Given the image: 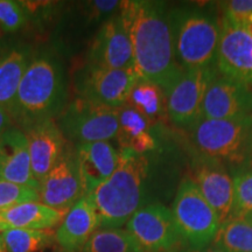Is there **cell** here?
Masks as SVG:
<instances>
[{
  "mask_svg": "<svg viewBox=\"0 0 252 252\" xmlns=\"http://www.w3.org/2000/svg\"><path fill=\"white\" fill-rule=\"evenodd\" d=\"M252 115V89L217 75L208 88L202 106L204 119H234Z\"/></svg>",
  "mask_w": 252,
  "mask_h": 252,
  "instance_id": "5bb4252c",
  "label": "cell"
},
{
  "mask_svg": "<svg viewBox=\"0 0 252 252\" xmlns=\"http://www.w3.org/2000/svg\"><path fill=\"white\" fill-rule=\"evenodd\" d=\"M125 226L144 252H179L185 244L171 209L162 203L143 207Z\"/></svg>",
  "mask_w": 252,
  "mask_h": 252,
  "instance_id": "ba28073f",
  "label": "cell"
},
{
  "mask_svg": "<svg viewBox=\"0 0 252 252\" xmlns=\"http://www.w3.org/2000/svg\"><path fill=\"white\" fill-rule=\"evenodd\" d=\"M191 139L206 159L242 168L252 159V115L234 119L201 118L191 126Z\"/></svg>",
  "mask_w": 252,
  "mask_h": 252,
  "instance_id": "5b68a950",
  "label": "cell"
},
{
  "mask_svg": "<svg viewBox=\"0 0 252 252\" xmlns=\"http://www.w3.org/2000/svg\"><path fill=\"white\" fill-rule=\"evenodd\" d=\"M26 202H39V190L0 179V210Z\"/></svg>",
  "mask_w": 252,
  "mask_h": 252,
  "instance_id": "83f0119b",
  "label": "cell"
},
{
  "mask_svg": "<svg viewBox=\"0 0 252 252\" xmlns=\"http://www.w3.org/2000/svg\"><path fill=\"white\" fill-rule=\"evenodd\" d=\"M118 12L132 43L135 72L166 93L184 71L175 58L166 4L127 0Z\"/></svg>",
  "mask_w": 252,
  "mask_h": 252,
  "instance_id": "6da1fadb",
  "label": "cell"
},
{
  "mask_svg": "<svg viewBox=\"0 0 252 252\" xmlns=\"http://www.w3.org/2000/svg\"><path fill=\"white\" fill-rule=\"evenodd\" d=\"M222 19L229 23L252 31V0L222 2Z\"/></svg>",
  "mask_w": 252,
  "mask_h": 252,
  "instance_id": "f546056e",
  "label": "cell"
},
{
  "mask_svg": "<svg viewBox=\"0 0 252 252\" xmlns=\"http://www.w3.org/2000/svg\"><path fill=\"white\" fill-rule=\"evenodd\" d=\"M176 61L184 69L214 67L220 36V20L196 7L168 11Z\"/></svg>",
  "mask_w": 252,
  "mask_h": 252,
  "instance_id": "277c9868",
  "label": "cell"
},
{
  "mask_svg": "<svg viewBox=\"0 0 252 252\" xmlns=\"http://www.w3.org/2000/svg\"><path fill=\"white\" fill-rule=\"evenodd\" d=\"M12 126H14V124L9 113L5 111L4 109L0 108V135L4 133L6 130H8L9 127H12Z\"/></svg>",
  "mask_w": 252,
  "mask_h": 252,
  "instance_id": "4dcf8cb0",
  "label": "cell"
},
{
  "mask_svg": "<svg viewBox=\"0 0 252 252\" xmlns=\"http://www.w3.org/2000/svg\"><path fill=\"white\" fill-rule=\"evenodd\" d=\"M0 179L37 190L40 188L32 172L26 135L15 126L0 135Z\"/></svg>",
  "mask_w": 252,
  "mask_h": 252,
  "instance_id": "d6986e66",
  "label": "cell"
},
{
  "mask_svg": "<svg viewBox=\"0 0 252 252\" xmlns=\"http://www.w3.org/2000/svg\"><path fill=\"white\" fill-rule=\"evenodd\" d=\"M154 126L144 116L125 104L119 108V131L117 138L121 149H128L140 154L152 153L158 147Z\"/></svg>",
  "mask_w": 252,
  "mask_h": 252,
  "instance_id": "7402d4cb",
  "label": "cell"
},
{
  "mask_svg": "<svg viewBox=\"0 0 252 252\" xmlns=\"http://www.w3.org/2000/svg\"><path fill=\"white\" fill-rule=\"evenodd\" d=\"M126 104L144 116L153 126L169 121L165 91L153 82L139 78L132 88Z\"/></svg>",
  "mask_w": 252,
  "mask_h": 252,
  "instance_id": "603a6c76",
  "label": "cell"
},
{
  "mask_svg": "<svg viewBox=\"0 0 252 252\" xmlns=\"http://www.w3.org/2000/svg\"><path fill=\"white\" fill-rule=\"evenodd\" d=\"M0 252H6L5 244H4V239H2L1 232H0Z\"/></svg>",
  "mask_w": 252,
  "mask_h": 252,
  "instance_id": "d6a6232c",
  "label": "cell"
},
{
  "mask_svg": "<svg viewBox=\"0 0 252 252\" xmlns=\"http://www.w3.org/2000/svg\"><path fill=\"white\" fill-rule=\"evenodd\" d=\"M171 212L185 244L191 250H202L213 244L220 220L190 176L181 180Z\"/></svg>",
  "mask_w": 252,
  "mask_h": 252,
  "instance_id": "8992f818",
  "label": "cell"
},
{
  "mask_svg": "<svg viewBox=\"0 0 252 252\" xmlns=\"http://www.w3.org/2000/svg\"><path fill=\"white\" fill-rule=\"evenodd\" d=\"M151 153L140 154L128 149L119 151L116 171L91 195L100 228H121L138 210L151 202L152 178Z\"/></svg>",
  "mask_w": 252,
  "mask_h": 252,
  "instance_id": "3957f363",
  "label": "cell"
},
{
  "mask_svg": "<svg viewBox=\"0 0 252 252\" xmlns=\"http://www.w3.org/2000/svg\"><path fill=\"white\" fill-rule=\"evenodd\" d=\"M82 196H84V191L78 171L76 147L67 143L59 161L40 182L39 202L67 213Z\"/></svg>",
  "mask_w": 252,
  "mask_h": 252,
  "instance_id": "8fae6325",
  "label": "cell"
},
{
  "mask_svg": "<svg viewBox=\"0 0 252 252\" xmlns=\"http://www.w3.org/2000/svg\"><path fill=\"white\" fill-rule=\"evenodd\" d=\"M30 21L26 8L17 0H0V30L5 33H15Z\"/></svg>",
  "mask_w": 252,
  "mask_h": 252,
  "instance_id": "f1b7e54d",
  "label": "cell"
},
{
  "mask_svg": "<svg viewBox=\"0 0 252 252\" xmlns=\"http://www.w3.org/2000/svg\"><path fill=\"white\" fill-rule=\"evenodd\" d=\"M217 75L216 67L188 69L166 91L168 119L179 127H191L201 119L207 90Z\"/></svg>",
  "mask_w": 252,
  "mask_h": 252,
  "instance_id": "9c48e42d",
  "label": "cell"
},
{
  "mask_svg": "<svg viewBox=\"0 0 252 252\" xmlns=\"http://www.w3.org/2000/svg\"><path fill=\"white\" fill-rule=\"evenodd\" d=\"M223 252H252V223L231 217L220 223L213 244Z\"/></svg>",
  "mask_w": 252,
  "mask_h": 252,
  "instance_id": "cb8c5ba5",
  "label": "cell"
},
{
  "mask_svg": "<svg viewBox=\"0 0 252 252\" xmlns=\"http://www.w3.org/2000/svg\"><path fill=\"white\" fill-rule=\"evenodd\" d=\"M99 229V219L91 195L82 196L65 213L55 232L60 252H81L91 236Z\"/></svg>",
  "mask_w": 252,
  "mask_h": 252,
  "instance_id": "9a60e30c",
  "label": "cell"
},
{
  "mask_svg": "<svg viewBox=\"0 0 252 252\" xmlns=\"http://www.w3.org/2000/svg\"><path fill=\"white\" fill-rule=\"evenodd\" d=\"M193 252H223V251L220 250V249H217L216 247H214V245H210V247H208L206 249H202V250L193 251Z\"/></svg>",
  "mask_w": 252,
  "mask_h": 252,
  "instance_id": "1f68e13d",
  "label": "cell"
},
{
  "mask_svg": "<svg viewBox=\"0 0 252 252\" xmlns=\"http://www.w3.org/2000/svg\"><path fill=\"white\" fill-rule=\"evenodd\" d=\"M0 43H1V42H0Z\"/></svg>",
  "mask_w": 252,
  "mask_h": 252,
  "instance_id": "e575fe53",
  "label": "cell"
},
{
  "mask_svg": "<svg viewBox=\"0 0 252 252\" xmlns=\"http://www.w3.org/2000/svg\"><path fill=\"white\" fill-rule=\"evenodd\" d=\"M243 219H245L247 220H249V222H250V223H252V210H251L250 213H248L247 215H244Z\"/></svg>",
  "mask_w": 252,
  "mask_h": 252,
  "instance_id": "836d02e7",
  "label": "cell"
},
{
  "mask_svg": "<svg viewBox=\"0 0 252 252\" xmlns=\"http://www.w3.org/2000/svg\"><path fill=\"white\" fill-rule=\"evenodd\" d=\"M84 64L106 69L133 67V49L119 12L98 27L87 52Z\"/></svg>",
  "mask_w": 252,
  "mask_h": 252,
  "instance_id": "7c38bea8",
  "label": "cell"
},
{
  "mask_svg": "<svg viewBox=\"0 0 252 252\" xmlns=\"http://www.w3.org/2000/svg\"><path fill=\"white\" fill-rule=\"evenodd\" d=\"M23 132L27 139L32 172L40 184L60 160L68 141L55 121L41 122Z\"/></svg>",
  "mask_w": 252,
  "mask_h": 252,
  "instance_id": "2e32d148",
  "label": "cell"
},
{
  "mask_svg": "<svg viewBox=\"0 0 252 252\" xmlns=\"http://www.w3.org/2000/svg\"><path fill=\"white\" fill-rule=\"evenodd\" d=\"M75 147L84 195L93 194L116 171L119 151L110 141L78 144Z\"/></svg>",
  "mask_w": 252,
  "mask_h": 252,
  "instance_id": "ac0fdd59",
  "label": "cell"
},
{
  "mask_svg": "<svg viewBox=\"0 0 252 252\" xmlns=\"http://www.w3.org/2000/svg\"><path fill=\"white\" fill-rule=\"evenodd\" d=\"M65 213L41 202H26L0 210V232L9 229L52 230L59 226Z\"/></svg>",
  "mask_w": 252,
  "mask_h": 252,
  "instance_id": "44dd1931",
  "label": "cell"
},
{
  "mask_svg": "<svg viewBox=\"0 0 252 252\" xmlns=\"http://www.w3.org/2000/svg\"><path fill=\"white\" fill-rule=\"evenodd\" d=\"M139 76L134 68L106 69L84 64L77 71L75 87L78 96L112 108H122Z\"/></svg>",
  "mask_w": 252,
  "mask_h": 252,
  "instance_id": "30bf717a",
  "label": "cell"
},
{
  "mask_svg": "<svg viewBox=\"0 0 252 252\" xmlns=\"http://www.w3.org/2000/svg\"><path fill=\"white\" fill-rule=\"evenodd\" d=\"M69 103L67 70L58 53L35 52L18 88L11 118L21 131L45 121H56Z\"/></svg>",
  "mask_w": 252,
  "mask_h": 252,
  "instance_id": "7a4b0ae2",
  "label": "cell"
},
{
  "mask_svg": "<svg viewBox=\"0 0 252 252\" xmlns=\"http://www.w3.org/2000/svg\"><path fill=\"white\" fill-rule=\"evenodd\" d=\"M81 252H144L130 232L121 228H100Z\"/></svg>",
  "mask_w": 252,
  "mask_h": 252,
  "instance_id": "d4e9b609",
  "label": "cell"
},
{
  "mask_svg": "<svg viewBox=\"0 0 252 252\" xmlns=\"http://www.w3.org/2000/svg\"><path fill=\"white\" fill-rule=\"evenodd\" d=\"M215 67L220 76L252 89V31L220 19Z\"/></svg>",
  "mask_w": 252,
  "mask_h": 252,
  "instance_id": "4fadbf2b",
  "label": "cell"
},
{
  "mask_svg": "<svg viewBox=\"0 0 252 252\" xmlns=\"http://www.w3.org/2000/svg\"><path fill=\"white\" fill-rule=\"evenodd\" d=\"M55 122L70 144L110 141L117 138L119 131V108L77 96L68 103Z\"/></svg>",
  "mask_w": 252,
  "mask_h": 252,
  "instance_id": "52a82bcc",
  "label": "cell"
},
{
  "mask_svg": "<svg viewBox=\"0 0 252 252\" xmlns=\"http://www.w3.org/2000/svg\"><path fill=\"white\" fill-rule=\"evenodd\" d=\"M198 190L215 210L220 223L232 216L234 209V180L222 163L206 159L194 169V178Z\"/></svg>",
  "mask_w": 252,
  "mask_h": 252,
  "instance_id": "e0dca14e",
  "label": "cell"
},
{
  "mask_svg": "<svg viewBox=\"0 0 252 252\" xmlns=\"http://www.w3.org/2000/svg\"><path fill=\"white\" fill-rule=\"evenodd\" d=\"M34 54L35 52L27 43H0V108L9 115L18 88Z\"/></svg>",
  "mask_w": 252,
  "mask_h": 252,
  "instance_id": "ffe728a7",
  "label": "cell"
},
{
  "mask_svg": "<svg viewBox=\"0 0 252 252\" xmlns=\"http://www.w3.org/2000/svg\"><path fill=\"white\" fill-rule=\"evenodd\" d=\"M234 180V209L231 217H243L252 210V166L237 168ZM230 217V219H231Z\"/></svg>",
  "mask_w": 252,
  "mask_h": 252,
  "instance_id": "4316f807",
  "label": "cell"
},
{
  "mask_svg": "<svg viewBox=\"0 0 252 252\" xmlns=\"http://www.w3.org/2000/svg\"><path fill=\"white\" fill-rule=\"evenodd\" d=\"M1 235L6 252H42L55 243L53 230L9 229Z\"/></svg>",
  "mask_w": 252,
  "mask_h": 252,
  "instance_id": "484cf974",
  "label": "cell"
}]
</instances>
